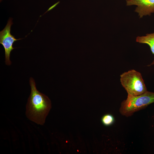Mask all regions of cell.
Returning <instances> with one entry per match:
<instances>
[{
	"label": "cell",
	"instance_id": "2",
	"mask_svg": "<svg viewBox=\"0 0 154 154\" xmlns=\"http://www.w3.org/2000/svg\"><path fill=\"white\" fill-rule=\"evenodd\" d=\"M154 102V92L147 91L137 96H128L127 99L121 103L119 111L126 117L130 116L133 114L146 107Z\"/></svg>",
	"mask_w": 154,
	"mask_h": 154
},
{
	"label": "cell",
	"instance_id": "5",
	"mask_svg": "<svg viewBox=\"0 0 154 154\" xmlns=\"http://www.w3.org/2000/svg\"><path fill=\"white\" fill-rule=\"evenodd\" d=\"M126 2L127 6H137L135 11L140 18L154 13V0H126Z\"/></svg>",
	"mask_w": 154,
	"mask_h": 154
},
{
	"label": "cell",
	"instance_id": "6",
	"mask_svg": "<svg viewBox=\"0 0 154 154\" xmlns=\"http://www.w3.org/2000/svg\"><path fill=\"white\" fill-rule=\"evenodd\" d=\"M136 41L139 43L145 44L150 47L152 53L154 54V32L148 33L146 35L138 36L136 38ZM154 65V60L149 66Z\"/></svg>",
	"mask_w": 154,
	"mask_h": 154
},
{
	"label": "cell",
	"instance_id": "4",
	"mask_svg": "<svg viewBox=\"0 0 154 154\" xmlns=\"http://www.w3.org/2000/svg\"><path fill=\"white\" fill-rule=\"evenodd\" d=\"M12 19L10 18L5 28L0 32V43L3 46L5 51V63L10 65L11 62L10 56L11 51L14 49L13 46L14 42L22 38L16 39L11 33V27L13 24Z\"/></svg>",
	"mask_w": 154,
	"mask_h": 154
},
{
	"label": "cell",
	"instance_id": "1",
	"mask_svg": "<svg viewBox=\"0 0 154 154\" xmlns=\"http://www.w3.org/2000/svg\"><path fill=\"white\" fill-rule=\"evenodd\" d=\"M31 93L26 105V114L31 121L43 125L51 108L48 98L37 90L34 79L31 77Z\"/></svg>",
	"mask_w": 154,
	"mask_h": 154
},
{
	"label": "cell",
	"instance_id": "7",
	"mask_svg": "<svg viewBox=\"0 0 154 154\" xmlns=\"http://www.w3.org/2000/svg\"><path fill=\"white\" fill-rule=\"evenodd\" d=\"M101 121L104 125L106 126H109L114 123L115 121V119L112 115L107 114L102 117Z\"/></svg>",
	"mask_w": 154,
	"mask_h": 154
},
{
	"label": "cell",
	"instance_id": "8",
	"mask_svg": "<svg viewBox=\"0 0 154 154\" xmlns=\"http://www.w3.org/2000/svg\"><path fill=\"white\" fill-rule=\"evenodd\" d=\"M2 0H0V2H1Z\"/></svg>",
	"mask_w": 154,
	"mask_h": 154
},
{
	"label": "cell",
	"instance_id": "3",
	"mask_svg": "<svg viewBox=\"0 0 154 154\" xmlns=\"http://www.w3.org/2000/svg\"><path fill=\"white\" fill-rule=\"evenodd\" d=\"M120 81L128 96H138L147 91L141 74L135 70H130L121 74Z\"/></svg>",
	"mask_w": 154,
	"mask_h": 154
}]
</instances>
